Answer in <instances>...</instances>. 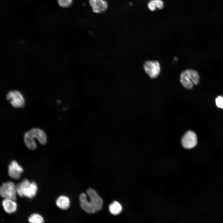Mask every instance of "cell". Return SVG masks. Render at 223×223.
<instances>
[{
	"label": "cell",
	"instance_id": "6da1fadb",
	"mask_svg": "<svg viewBox=\"0 0 223 223\" xmlns=\"http://www.w3.org/2000/svg\"><path fill=\"white\" fill-rule=\"evenodd\" d=\"M87 193L90 198L88 200L86 195L81 193L79 197L81 206L86 212L94 213L99 211L102 208L103 201L102 199L94 189L89 188L87 190Z\"/></svg>",
	"mask_w": 223,
	"mask_h": 223
},
{
	"label": "cell",
	"instance_id": "7a4b0ae2",
	"mask_svg": "<svg viewBox=\"0 0 223 223\" xmlns=\"http://www.w3.org/2000/svg\"><path fill=\"white\" fill-rule=\"evenodd\" d=\"M35 138L42 145H44L46 142V136L44 131L39 128H32L26 132L24 136V143L30 150H34L37 148V145L34 140Z\"/></svg>",
	"mask_w": 223,
	"mask_h": 223
},
{
	"label": "cell",
	"instance_id": "3957f363",
	"mask_svg": "<svg viewBox=\"0 0 223 223\" xmlns=\"http://www.w3.org/2000/svg\"><path fill=\"white\" fill-rule=\"evenodd\" d=\"M180 82L185 88L190 89L193 85H197L199 80V75L196 71L188 69L182 72L180 77Z\"/></svg>",
	"mask_w": 223,
	"mask_h": 223
},
{
	"label": "cell",
	"instance_id": "277c9868",
	"mask_svg": "<svg viewBox=\"0 0 223 223\" xmlns=\"http://www.w3.org/2000/svg\"><path fill=\"white\" fill-rule=\"evenodd\" d=\"M0 194L4 199L15 200L17 194L16 186L13 182L10 181L2 183L0 188Z\"/></svg>",
	"mask_w": 223,
	"mask_h": 223
},
{
	"label": "cell",
	"instance_id": "5b68a950",
	"mask_svg": "<svg viewBox=\"0 0 223 223\" xmlns=\"http://www.w3.org/2000/svg\"><path fill=\"white\" fill-rule=\"evenodd\" d=\"M6 99L10 101L11 104L14 108H23L24 100L22 94L17 90H10L6 95Z\"/></svg>",
	"mask_w": 223,
	"mask_h": 223
},
{
	"label": "cell",
	"instance_id": "8992f818",
	"mask_svg": "<svg viewBox=\"0 0 223 223\" xmlns=\"http://www.w3.org/2000/svg\"><path fill=\"white\" fill-rule=\"evenodd\" d=\"M143 68L146 72L151 78L157 77L160 72V65L157 61H146L144 63Z\"/></svg>",
	"mask_w": 223,
	"mask_h": 223
},
{
	"label": "cell",
	"instance_id": "52a82bcc",
	"mask_svg": "<svg viewBox=\"0 0 223 223\" xmlns=\"http://www.w3.org/2000/svg\"><path fill=\"white\" fill-rule=\"evenodd\" d=\"M197 136L195 133L191 130L187 131L183 135L181 140L182 146L186 149H191L197 144Z\"/></svg>",
	"mask_w": 223,
	"mask_h": 223
},
{
	"label": "cell",
	"instance_id": "ba28073f",
	"mask_svg": "<svg viewBox=\"0 0 223 223\" xmlns=\"http://www.w3.org/2000/svg\"><path fill=\"white\" fill-rule=\"evenodd\" d=\"M23 171L22 167L16 161H12L8 165V174L12 179L15 180L19 179Z\"/></svg>",
	"mask_w": 223,
	"mask_h": 223
},
{
	"label": "cell",
	"instance_id": "9c48e42d",
	"mask_svg": "<svg viewBox=\"0 0 223 223\" xmlns=\"http://www.w3.org/2000/svg\"><path fill=\"white\" fill-rule=\"evenodd\" d=\"M89 2L93 12L97 13L104 11L108 7L107 2L105 0H89Z\"/></svg>",
	"mask_w": 223,
	"mask_h": 223
},
{
	"label": "cell",
	"instance_id": "30bf717a",
	"mask_svg": "<svg viewBox=\"0 0 223 223\" xmlns=\"http://www.w3.org/2000/svg\"><path fill=\"white\" fill-rule=\"evenodd\" d=\"M15 201L9 199H4L2 200V204L3 208L7 213H12L16 210L17 205Z\"/></svg>",
	"mask_w": 223,
	"mask_h": 223
},
{
	"label": "cell",
	"instance_id": "8fae6325",
	"mask_svg": "<svg viewBox=\"0 0 223 223\" xmlns=\"http://www.w3.org/2000/svg\"><path fill=\"white\" fill-rule=\"evenodd\" d=\"M37 190L36 183L34 181L31 182L25 188L23 193L24 197L31 199L36 195Z\"/></svg>",
	"mask_w": 223,
	"mask_h": 223
},
{
	"label": "cell",
	"instance_id": "7c38bea8",
	"mask_svg": "<svg viewBox=\"0 0 223 223\" xmlns=\"http://www.w3.org/2000/svg\"><path fill=\"white\" fill-rule=\"evenodd\" d=\"M56 204L57 206L62 210L67 209L70 205L69 198L65 195L59 196L56 199Z\"/></svg>",
	"mask_w": 223,
	"mask_h": 223
},
{
	"label": "cell",
	"instance_id": "4fadbf2b",
	"mask_svg": "<svg viewBox=\"0 0 223 223\" xmlns=\"http://www.w3.org/2000/svg\"><path fill=\"white\" fill-rule=\"evenodd\" d=\"M110 212L113 215L119 214L122 211V208L120 204L117 201H114L109 206Z\"/></svg>",
	"mask_w": 223,
	"mask_h": 223
},
{
	"label": "cell",
	"instance_id": "5bb4252c",
	"mask_svg": "<svg viewBox=\"0 0 223 223\" xmlns=\"http://www.w3.org/2000/svg\"><path fill=\"white\" fill-rule=\"evenodd\" d=\"M30 183L27 179H24L16 186V189L17 194L21 197H24L23 193L24 190Z\"/></svg>",
	"mask_w": 223,
	"mask_h": 223
},
{
	"label": "cell",
	"instance_id": "9a60e30c",
	"mask_svg": "<svg viewBox=\"0 0 223 223\" xmlns=\"http://www.w3.org/2000/svg\"><path fill=\"white\" fill-rule=\"evenodd\" d=\"M28 220L30 223H44V222L43 217L37 213L31 215L28 217Z\"/></svg>",
	"mask_w": 223,
	"mask_h": 223
},
{
	"label": "cell",
	"instance_id": "2e32d148",
	"mask_svg": "<svg viewBox=\"0 0 223 223\" xmlns=\"http://www.w3.org/2000/svg\"><path fill=\"white\" fill-rule=\"evenodd\" d=\"M58 2L59 5L61 7H66L71 4L72 0H58Z\"/></svg>",
	"mask_w": 223,
	"mask_h": 223
},
{
	"label": "cell",
	"instance_id": "e0dca14e",
	"mask_svg": "<svg viewBox=\"0 0 223 223\" xmlns=\"http://www.w3.org/2000/svg\"><path fill=\"white\" fill-rule=\"evenodd\" d=\"M217 106L219 108H223V97L221 96L217 97L215 99Z\"/></svg>",
	"mask_w": 223,
	"mask_h": 223
},
{
	"label": "cell",
	"instance_id": "ac0fdd59",
	"mask_svg": "<svg viewBox=\"0 0 223 223\" xmlns=\"http://www.w3.org/2000/svg\"><path fill=\"white\" fill-rule=\"evenodd\" d=\"M156 7L159 9H161L164 7V3L161 0H153Z\"/></svg>",
	"mask_w": 223,
	"mask_h": 223
},
{
	"label": "cell",
	"instance_id": "d6986e66",
	"mask_svg": "<svg viewBox=\"0 0 223 223\" xmlns=\"http://www.w3.org/2000/svg\"><path fill=\"white\" fill-rule=\"evenodd\" d=\"M148 7L149 9L151 11H152L155 10L156 8L152 0H151L148 2Z\"/></svg>",
	"mask_w": 223,
	"mask_h": 223
}]
</instances>
